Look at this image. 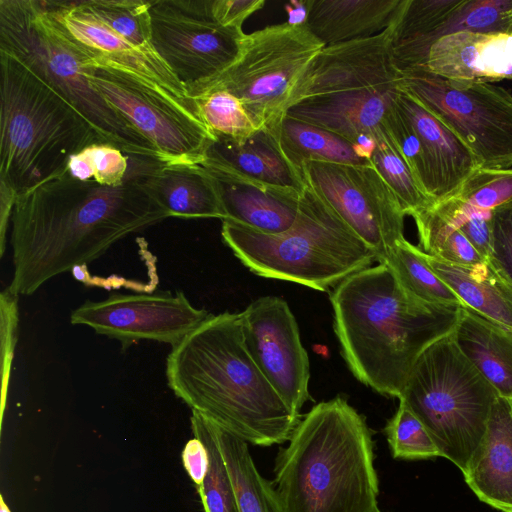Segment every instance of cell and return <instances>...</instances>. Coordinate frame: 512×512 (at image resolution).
<instances>
[{"label": "cell", "instance_id": "9c48e42d", "mask_svg": "<svg viewBox=\"0 0 512 512\" xmlns=\"http://www.w3.org/2000/svg\"><path fill=\"white\" fill-rule=\"evenodd\" d=\"M323 47L305 24L264 27L245 35L228 68L187 94L193 100L226 90L241 100L261 130L277 138L299 81Z\"/></svg>", "mask_w": 512, "mask_h": 512}, {"label": "cell", "instance_id": "7c38bea8", "mask_svg": "<svg viewBox=\"0 0 512 512\" xmlns=\"http://www.w3.org/2000/svg\"><path fill=\"white\" fill-rule=\"evenodd\" d=\"M212 0L150 1L151 45L186 92L228 68L245 33L215 21Z\"/></svg>", "mask_w": 512, "mask_h": 512}, {"label": "cell", "instance_id": "d4e9b609", "mask_svg": "<svg viewBox=\"0 0 512 512\" xmlns=\"http://www.w3.org/2000/svg\"><path fill=\"white\" fill-rule=\"evenodd\" d=\"M426 257L432 270L465 307L512 333V283L489 260L474 265H456L428 254Z\"/></svg>", "mask_w": 512, "mask_h": 512}, {"label": "cell", "instance_id": "2e32d148", "mask_svg": "<svg viewBox=\"0 0 512 512\" xmlns=\"http://www.w3.org/2000/svg\"><path fill=\"white\" fill-rule=\"evenodd\" d=\"M392 26L375 36L323 47L299 81L291 106L321 95L400 88L401 72L391 52Z\"/></svg>", "mask_w": 512, "mask_h": 512}, {"label": "cell", "instance_id": "44dd1931", "mask_svg": "<svg viewBox=\"0 0 512 512\" xmlns=\"http://www.w3.org/2000/svg\"><path fill=\"white\" fill-rule=\"evenodd\" d=\"M463 473L479 500L512 512V401L496 398L485 434Z\"/></svg>", "mask_w": 512, "mask_h": 512}, {"label": "cell", "instance_id": "ac0fdd59", "mask_svg": "<svg viewBox=\"0 0 512 512\" xmlns=\"http://www.w3.org/2000/svg\"><path fill=\"white\" fill-rule=\"evenodd\" d=\"M400 88L368 89L315 96L292 105L286 116L331 131L371 160L375 131L384 123Z\"/></svg>", "mask_w": 512, "mask_h": 512}, {"label": "cell", "instance_id": "83f0119b", "mask_svg": "<svg viewBox=\"0 0 512 512\" xmlns=\"http://www.w3.org/2000/svg\"><path fill=\"white\" fill-rule=\"evenodd\" d=\"M278 143L288 162L302 174L309 162L372 165L362 158L345 138L324 128L285 116L278 132Z\"/></svg>", "mask_w": 512, "mask_h": 512}, {"label": "cell", "instance_id": "ffe728a7", "mask_svg": "<svg viewBox=\"0 0 512 512\" xmlns=\"http://www.w3.org/2000/svg\"><path fill=\"white\" fill-rule=\"evenodd\" d=\"M201 166L214 180L226 214L224 220L265 234L282 233L295 222L304 188L267 185L219 167Z\"/></svg>", "mask_w": 512, "mask_h": 512}, {"label": "cell", "instance_id": "8d00e7d4", "mask_svg": "<svg viewBox=\"0 0 512 512\" xmlns=\"http://www.w3.org/2000/svg\"><path fill=\"white\" fill-rule=\"evenodd\" d=\"M397 99V98H396ZM383 126L400 155L407 163L423 192L437 202V184L422 142L412 123L400 109L396 100L384 120Z\"/></svg>", "mask_w": 512, "mask_h": 512}, {"label": "cell", "instance_id": "e575fe53", "mask_svg": "<svg viewBox=\"0 0 512 512\" xmlns=\"http://www.w3.org/2000/svg\"><path fill=\"white\" fill-rule=\"evenodd\" d=\"M193 100L198 117L216 139L243 142L261 130L241 100L226 90Z\"/></svg>", "mask_w": 512, "mask_h": 512}, {"label": "cell", "instance_id": "8fae6325", "mask_svg": "<svg viewBox=\"0 0 512 512\" xmlns=\"http://www.w3.org/2000/svg\"><path fill=\"white\" fill-rule=\"evenodd\" d=\"M400 88L450 128L480 168L512 167V95L487 82L453 81L423 69L401 72Z\"/></svg>", "mask_w": 512, "mask_h": 512}, {"label": "cell", "instance_id": "ee69618b", "mask_svg": "<svg viewBox=\"0 0 512 512\" xmlns=\"http://www.w3.org/2000/svg\"><path fill=\"white\" fill-rule=\"evenodd\" d=\"M264 5V0H212L211 9L219 24L243 30L245 20Z\"/></svg>", "mask_w": 512, "mask_h": 512}, {"label": "cell", "instance_id": "60d3db41", "mask_svg": "<svg viewBox=\"0 0 512 512\" xmlns=\"http://www.w3.org/2000/svg\"><path fill=\"white\" fill-rule=\"evenodd\" d=\"M488 260L512 283V202L492 210L491 253Z\"/></svg>", "mask_w": 512, "mask_h": 512}, {"label": "cell", "instance_id": "836d02e7", "mask_svg": "<svg viewBox=\"0 0 512 512\" xmlns=\"http://www.w3.org/2000/svg\"><path fill=\"white\" fill-rule=\"evenodd\" d=\"M190 423L193 436L203 442L209 455L207 475L203 484L196 488L204 512H239L235 489L216 441L211 421L192 411Z\"/></svg>", "mask_w": 512, "mask_h": 512}, {"label": "cell", "instance_id": "cb8c5ba5", "mask_svg": "<svg viewBox=\"0 0 512 512\" xmlns=\"http://www.w3.org/2000/svg\"><path fill=\"white\" fill-rule=\"evenodd\" d=\"M201 164L219 167L267 185L296 190H302L306 185L302 174L282 153L278 139L264 130L243 142L216 139Z\"/></svg>", "mask_w": 512, "mask_h": 512}, {"label": "cell", "instance_id": "f35d334b", "mask_svg": "<svg viewBox=\"0 0 512 512\" xmlns=\"http://www.w3.org/2000/svg\"><path fill=\"white\" fill-rule=\"evenodd\" d=\"M461 202L492 211L512 202V168H478L452 195Z\"/></svg>", "mask_w": 512, "mask_h": 512}, {"label": "cell", "instance_id": "f6af8a7d", "mask_svg": "<svg viewBox=\"0 0 512 512\" xmlns=\"http://www.w3.org/2000/svg\"><path fill=\"white\" fill-rule=\"evenodd\" d=\"M181 460L195 487H200L209 468V455L203 442L196 437L188 440L182 450Z\"/></svg>", "mask_w": 512, "mask_h": 512}, {"label": "cell", "instance_id": "4fadbf2b", "mask_svg": "<svg viewBox=\"0 0 512 512\" xmlns=\"http://www.w3.org/2000/svg\"><path fill=\"white\" fill-rule=\"evenodd\" d=\"M305 182L375 253L380 263L404 236L400 203L374 165L309 162Z\"/></svg>", "mask_w": 512, "mask_h": 512}, {"label": "cell", "instance_id": "74e56055", "mask_svg": "<svg viewBox=\"0 0 512 512\" xmlns=\"http://www.w3.org/2000/svg\"><path fill=\"white\" fill-rule=\"evenodd\" d=\"M392 456L419 460L441 457V453L421 421L403 404L387 421L384 429Z\"/></svg>", "mask_w": 512, "mask_h": 512}, {"label": "cell", "instance_id": "603a6c76", "mask_svg": "<svg viewBox=\"0 0 512 512\" xmlns=\"http://www.w3.org/2000/svg\"><path fill=\"white\" fill-rule=\"evenodd\" d=\"M404 0H311L305 22L324 47L382 33L396 20Z\"/></svg>", "mask_w": 512, "mask_h": 512}, {"label": "cell", "instance_id": "d6986e66", "mask_svg": "<svg viewBox=\"0 0 512 512\" xmlns=\"http://www.w3.org/2000/svg\"><path fill=\"white\" fill-rule=\"evenodd\" d=\"M415 69L453 81L512 79V34L458 31L443 35Z\"/></svg>", "mask_w": 512, "mask_h": 512}, {"label": "cell", "instance_id": "f1b7e54d", "mask_svg": "<svg viewBox=\"0 0 512 512\" xmlns=\"http://www.w3.org/2000/svg\"><path fill=\"white\" fill-rule=\"evenodd\" d=\"M458 31L512 34V0H463L452 16L426 39L392 55L396 67L400 72L418 68L434 41Z\"/></svg>", "mask_w": 512, "mask_h": 512}, {"label": "cell", "instance_id": "f546056e", "mask_svg": "<svg viewBox=\"0 0 512 512\" xmlns=\"http://www.w3.org/2000/svg\"><path fill=\"white\" fill-rule=\"evenodd\" d=\"M211 424L235 489L239 512H286L274 484L258 472L248 443Z\"/></svg>", "mask_w": 512, "mask_h": 512}, {"label": "cell", "instance_id": "6da1fadb", "mask_svg": "<svg viewBox=\"0 0 512 512\" xmlns=\"http://www.w3.org/2000/svg\"><path fill=\"white\" fill-rule=\"evenodd\" d=\"M170 217L140 182L106 186L67 170L18 195L11 215L14 295L88 264L126 236Z\"/></svg>", "mask_w": 512, "mask_h": 512}, {"label": "cell", "instance_id": "9a60e30c", "mask_svg": "<svg viewBox=\"0 0 512 512\" xmlns=\"http://www.w3.org/2000/svg\"><path fill=\"white\" fill-rule=\"evenodd\" d=\"M245 345L287 406L300 415L310 399V364L288 303L263 296L239 313Z\"/></svg>", "mask_w": 512, "mask_h": 512}, {"label": "cell", "instance_id": "7dc6e473", "mask_svg": "<svg viewBox=\"0 0 512 512\" xmlns=\"http://www.w3.org/2000/svg\"><path fill=\"white\" fill-rule=\"evenodd\" d=\"M0 512H11L9 506L6 504L3 495H0Z\"/></svg>", "mask_w": 512, "mask_h": 512}, {"label": "cell", "instance_id": "4dcf8cb0", "mask_svg": "<svg viewBox=\"0 0 512 512\" xmlns=\"http://www.w3.org/2000/svg\"><path fill=\"white\" fill-rule=\"evenodd\" d=\"M380 263L387 265L404 289L416 298L431 304L464 306L432 270L426 253L407 239L391 248Z\"/></svg>", "mask_w": 512, "mask_h": 512}, {"label": "cell", "instance_id": "1f68e13d", "mask_svg": "<svg viewBox=\"0 0 512 512\" xmlns=\"http://www.w3.org/2000/svg\"><path fill=\"white\" fill-rule=\"evenodd\" d=\"M412 217L421 250L426 254L456 265H474L486 260L435 204Z\"/></svg>", "mask_w": 512, "mask_h": 512}, {"label": "cell", "instance_id": "277c9868", "mask_svg": "<svg viewBox=\"0 0 512 512\" xmlns=\"http://www.w3.org/2000/svg\"><path fill=\"white\" fill-rule=\"evenodd\" d=\"M288 442L273 482L286 512H380L372 434L345 398L314 405Z\"/></svg>", "mask_w": 512, "mask_h": 512}, {"label": "cell", "instance_id": "7a4b0ae2", "mask_svg": "<svg viewBox=\"0 0 512 512\" xmlns=\"http://www.w3.org/2000/svg\"><path fill=\"white\" fill-rule=\"evenodd\" d=\"M330 301L340 352L353 376L396 398L418 357L454 331L464 307L416 298L383 263L345 278Z\"/></svg>", "mask_w": 512, "mask_h": 512}, {"label": "cell", "instance_id": "c3c4849f", "mask_svg": "<svg viewBox=\"0 0 512 512\" xmlns=\"http://www.w3.org/2000/svg\"><path fill=\"white\" fill-rule=\"evenodd\" d=\"M381 512V511H380Z\"/></svg>", "mask_w": 512, "mask_h": 512}, {"label": "cell", "instance_id": "3957f363", "mask_svg": "<svg viewBox=\"0 0 512 512\" xmlns=\"http://www.w3.org/2000/svg\"><path fill=\"white\" fill-rule=\"evenodd\" d=\"M165 372L170 389L192 411L247 443L287 442L301 419L250 355L239 313L210 314L172 347Z\"/></svg>", "mask_w": 512, "mask_h": 512}, {"label": "cell", "instance_id": "d6a6232c", "mask_svg": "<svg viewBox=\"0 0 512 512\" xmlns=\"http://www.w3.org/2000/svg\"><path fill=\"white\" fill-rule=\"evenodd\" d=\"M374 139L371 161L398 199L404 214L414 216L433 205L434 202L420 188L383 125L375 131Z\"/></svg>", "mask_w": 512, "mask_h": 512}, {"label": "cell", "instance_id": "484cf974", "mask_svg": "<svg viewBox=\"0 0 512 512\" xmlns=\"http://www.w3.org/2000/svg\"><path fill=\"white\" fill-rule=\"evenodd\" d=\"M140 183L170 217L226 218L214 180L201 165L165 164Z\"/></svg>", "mask_w": 512, "mask_h": 512}, {"label": "cell", "instance_id": "bcb514c9", "mask_svg": "<svg viewBox=\"0 0 512 512\" xmlns=\"http://www.w3.org/2000/svg\"><path fill=\"white\" fill-rule=\"evenodd\" d=\"M289 5L291 8H288L289 20L287 22L294 25H304L309 10V1H292Z\"/></svg>", "mask_w": 512, "mask_h": 512}, {"label": "cell", "instance_id": "e0dca14e", "mask_svg": "<svg viewBox=\"0 0 512 512\" xmlns=\"http://www.w3.org/2000/svg\"><path fill=\"white\" fill-rule=\"evenodd\" d=\"M42 4L58 28L83 52L141 76L196 109L195 101L154 49L128 41L83 9L78 1Z\"/></svg>", "mask_w": 512, "mask_h": 512}, {"label": "cell", "instance_id": "7bdbcfd3", "mask_svg": "<svg viewBox=\"0 0 512 512\" xmlns=\"http://www.w3.org/2000/svg\"><path fill=\"white\" fill-rule=\"evenodd\" d=\"M459 230L486 260L491 253L492 211L474 208L463 220Z\"/></svg>", "mask_w": 512, "mask_h": 512}, {"label": "cell", "instance_id": "b9f144b4", "mask_svg": "<svg viewBox=\"0 0 512 512\" xmlns=\"http://www.w3.org/2000/svg\"><path fill=\"white\" fill-rule=\"evenodd\" d=\"M86 150L97 183L106 186H119L124 183L128 161L120 149L107 143H96L86 147Z\"/></svg>", "mask_w": 512, "mask_h": 512}, {"label": "cell", "instance_id": "d590c367", "mask_svg": "<svg viewBox=\"0 0 512 512\" xmlns=\"http://www.w3.org/2000/svg\"><path fill=\"white\" fill-rule=\"evenodd\" d=\"M78 4L136 46L153 49L151 45L150 1L80 0Z\"/></svg>", "mask_w": 512, "mask_h": 512}, {"label": "cell", "instance_id": "52a82bcc", "mask_svg": "<svg viewBox=\"0 0 512 512\" xmlns=\"http://www.w3.org/2000/svg\"><path fill=\"white\" fill-rule=\"evenodd\" d=\"M0 51L34 71L126 155L163 159L87 79L83 54L58 28L41 0H0ZM165 163V162H164Z\"/></svg>", "mask_w": 512, "mask_h": 512}, {"label": "cell", "instance_id": "8992f818", "mask_svg": "<svg viewBox=\"0 0 512 512\" xmlns=\"http://www.w3.org/2000/svg\"><path fill=\"white\" fill-rule=\"evenodd\" d=\"M221 237L255 275L322 292L377 262L375 253L307 183L296 220L286 231L265 234L222 220Z\"/></svg>", "mask_w": 512, "mask_h": 512}, {"label": "cell", "instance_id": "7402d4cb", "mask_svg": "<svg viewBox=\"0 0 512 512\" xmlns=\"http://www.w3.org/2000/svg\"><path fill=\"white\" fill-rule=\"evenodd\" d=\"M396 102L425 149L437 184V202L452 196L480 168L476 157L450 128L401 88Z\"/></svg>", "mask_w": 512, "mask_h": 512}, {"label": "cell", "instance_id": "ab89813d", "mask_svg": "<svg viewBox=\"0 0 512 512\" xmlns=\"http://www.w3.org/2000/svg\"><path fill=\"white\" fill-rule=\"evenodd\" d=\"M18 296L6 288L0 296V319H1V371H2V402L1 416L6 404L7 387L9 384L10 369L14 349L17 343L18 328Z\"/></svg>", "mask_w": 512, "mask_h": 512}, {"label": "cell", "instance_id": "30bf717a", "mask_svg": "<svg viewBox=\"0 0 512 512\" xmlns=\"http://www.w3.org/2000/svg\"><path fill=\"white\" fill-rule=\"evenodd\" d=\"M79 50L91 85L165 163L200 165L205 160L216 138L194 107L129 70Z\"/></svg>", "mask_w": 512, "mask_h": 512}, {"label": "cell", "instance_id": "5b68a950", "mask_svg": "<svg viewBox=\"0 0 512 512\" xmlns=\"http://www.w3.org/2000/svg\"><path fill=\"white\" fill-rule=\"evenodd\" d=\"M0 186L16 196L63 174L70 157L104 143L60 93L0 51Z\"/></svg>", "mask_w": 512, "mask_h": 512}, {"label": "cell", "instance_id": "4316f807", "mask_svg": "<svg viewBox=\"0 0 512 512\" xmlns=\"http://www.w3.org/2000/svg\"><path fill=\"white\" fill-rule=\"evenodd\" d=\"M452 336L499 396L512 401V333L463 307Z\"/></svg>", "mask_w": 512, "mask_h": 512}, {"label": "cell", "instance_id": "ba28073f", "mask_svg": "<svg viewBox=\"0 0 512 512\" xmlns=\"http://www.w3.org/2000/svg\"><path fill=\"white\" fill-rule=\"evenodd\" d=\"M498 395L451 333L421 353L398 399L421 421L441 457L464 472Z\"/></svg>", "mask_w": 512, "mask_h": 512}, {"label": "cell", "instance_id": "5bb4252c", "mask_svg": "<svg viewBox=\"0 0 512 512\" xmlns=\"http://www.w3.org/2000/svg\"><path fill=\"white\" fill-rule=\"evenodd\" d=\"M184 293L170 291L111 294L101 301H85L72 311L73 325H86L96 333L121 342L123 348L139 340L177 345L208 317Z\"/></svg>", "mask_w": 512, "mask_h": 512}]
</instances>
